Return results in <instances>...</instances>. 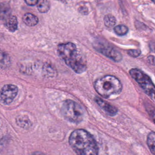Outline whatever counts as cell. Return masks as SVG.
I'll use <instances>...</instances> for the list:
<instances>
[{"label":"cell","instance_id":"obj_14","mask_svg":"<svg viewBox=\"0 0 155 155\" xmlns=\"http://www.w3.org/2000/svg\"><path fill=\"white\" fill-rule=\"evenodd\" d=\"M50 8V3L48 1H39L38 3V9L39 12L41 13H46Z\"/></svg>","mask_w":155,"mask_h":155},{"label":"cell","instance_id":"obj_16","mask_svg":"<svg viewBox=\"0 0 155 155\" xmlns=\"http://www.w3.org/2000/svg\"><path fill=\"white\" fill-rule=\"evenodd\" d=\"M104 21L105 26L109 28L114 27L116 24V18L110 14H108L105 16Z\"/></svg>","mask_w":155,"mask_h":155},{"label":"cell","instance_id":"obj_15","mask_svg":"<svg viewBox=\"0 0 155 155\" xmlns=\"http://www.w3.org/2000/svg\"><path fill=\"white\" fill-rule=\"evenodd\" d=\"M114 31L118 36H123L127 34L129 29L125 25H119L114 27Z\"/></svg>","mask_w":155,"mask_h":155},{"label":"cell","instance_id":"obj_18","mask_svg":"<svg viewBox=\"0 0 155 155\" xmlns=\"http://www.w3.org/2000/svg\"><path fill=\"white\" fill-rule=\"evenodd\" d=\"M127 54L132 58H136L140 56L141 51L139 49H131L128 51Z\"/></svg>","mask_w":155,"mask_h":155},{"label":"cell","instance_id":"obj_2","mask_svg":"<svg viewBox=\"0 0 155 155\" xmlns=\"http://www.w3.org/2000/svg\"><path fill=\"white\" fill-rule=\"evenodd\" d=\"M58 53L60 58L76 73L81 74L87 70L86 59L74 43L60 44L58 46Z\"/></svg>","mask_w":155,"mask_h":155},{"label":"cell","instance_id":"obj_8","mask_svg":"<svg viewBox=\"0 0 155 155\" xmlns=\"http://www.w3.org/2000/svg\"><path fill=\"white\" fill-rule=\"evenodd\" d=\"M95 101L100 108L109 116H114L117 113L118 109L116 107L110 105L102 99L97 97H95Z\"/></svg>","mask_w":155,"mask_h":155},{"label":"cell","instance_id":"obj_4","mask_svg":"<svg viewBox=\"0 0 155 155\" xmlns=\"http://www.w3.org/2000/svg\"><path fill=\"white\" fill-rule=\"evenodd\" d=\"M61 113L65 119L72 123H80L85 116V110L78 103L71 100H67L63 102Z\"/></svg>","mask_w":155,"mask_h":155},{"label":"cell","instance_id":"obj_10","mask_svg":"<svg viewBox=\"0 0 155 155\" xmlns=\"http://www.w3.org/2000/svg\"><path fill=\"white\" fill-rule=\"evenodd\" d=\"M22 20L26 25L29 27L36 26L39 22V19L37 16L31 13H27L24 14Z\"/></svg>","mask_w":155,"mask_h":155},{"label":"cell","instance_id":"obj_6","mask_svg":"<svg viewBox=\"0 0 155 155\" xmlns=\"http://www.w3.org/2000/svg\"><path fill=\"white\" fill-rule=\"evenodd\" d=\"M94 48L101 54L116 62H120L122 59L121 53L117 49L103 41L96 40L93 42Z\"/></svg>","mask_w":155,"mask_h":155},{"label":"cell","instance_id":"obj_13","mask_svg":"<svg viewBox=\"0 0 155 155\" xmlns=\"http://www.w3.org/2000/svg\"><path fill=\"white\" fill-rule=\"evenodd\" d=\"M147 143L150 150L153 155H155V134L154 131H151L148 135Z\"/></svg>","mask_w":155,"mask_h":155},{"label":"cell","instance_id":"obj_11","mask_svg":"<svg viewBox=\"0 0 155 155\" xmlns=\"http://www.w3.org/2000/svg\"><path fill=\"white\" fill-rule=\"evenodd\" d=\"M11 14V9L8 3H0V20H6Z\"/></svg>","mask_w":155,"mask_h":155},{"label":"cell","instance_id":"obj_17","mask_svg":"<svg viewBox=\"0 0 155 155\" xmlns=\"http://www.w3.org/2000/svg\"><path fill=\"white\" fill-rule=\"evenodd\" d=\"M17 123H18V125L21 127H26V126H29L30 125V120H29L28 119L24 117H18V119H17Z\"/></svg>","mask_w":155,"mask_h":155},{"label":"cell","instance_id":"obj_21","mask_svg":"<svg viewBox=\"0 0 155 155\" xmlns=\"http://www.w3.org/2000/svg\"><path fill=\"white\" fill-rule=\"evenodd\" d=\"M3 141V140H0V148H1V147H2V146H3V142H2V141Z\"/></svg>","mask_w":155,"mask_h":155},{"label":"cell","instance_id":"obj_1","mask_svg":"<svg viewBox=\"0 0 155 155\" xmlns=\"http://www.w3.org/2000/svg\"><path fill=\"white\" fill-rule=\"evenodd\" d=\"M69 142L78 155H98L99 148L96 140L85 130H74L70 136Z\"/></svg>","mask_w":155,"mask_h":155},{"label":"cell","instance_id":"obj_3","mask_svg":"<svg viewBox=\"0 0 155 155\" xmlns=\"http://www.w3.org/2000/svg\"><path fill=\"white\" fill-rule=\"evenodd\" d=\"M94 87L97 93L106 99L119 95L122 89L120 81L112 75H106L98 79L94 82Z\"/></svg>","mask_w":155,"mask_h":155},{"label":"cell","instance_id":"obj_12","mask_svg":"<svg viewBox=\"0 0 155 155\" xmlns=\"http://www.w3.org/2000/svg\"><path fill=\"white\" fill-rule=\"evenodd\" d=\"M11 64V60L8 54L0 50V67L2 68H8Z\"/></svg>","mask_w":155,"mask_h":155},{"label":"cell","instance_id":"obj_20","mask_svg":"<svg viewBox=\"0 0 155 155\" xmlns=\"http://www.w3.org/2000/svg\"><path fill=\"white\" fill-rule=\"evenodd\" d=\"M32 155H46L43 153H41L40 152H36L35 153H33Z\"/></svg>","mask_w":155,"mask_h":155},{"label":"cell","instance_id":"obj_9","mask_svg":"<svg viewBox=\"0 0 155 155\" xmlns=\"http://www.w3.org/2000/svg\"><path fill=\"white\" fill-rule=\"evenodd\" d=\"M18 21L17 17L14 16H10L5 20V27L11 32L16 31L18 28Z\"/></svg>","mask_w":155,"mask_h":155},{"label":"cell","instance_id":"obj_7","mask_svg":"<svg viewBox=\"0 0 155 155\" xmlns=\"http://www.w3.org/2000/svg\"><path fill=\"white\" fill-rule=\"evenodd\" d=\"M18 92V87L12 84H7L0 90V100L5 105H9L17 97Z\"/></svg>","mask_w":155,"mask_h":155},{"label":"cell","instance_id":"obj_19","mask_svg":"<svg viewBox=\"0 0 155 155\" xmlns=\"http://www.w3.org/2000/svg\"><path fill=\"white\" fill-rule=\"evenodd\" d=\"M25 2L27 3V5L29 6H35L36 4H38V1L37 0H29V1H25Z\"/></svg>","mask_w":155,"mask_h":155},{"label":"cell","instance_id":"obj_5","mask_svg":"<svg viewBox=\"0 0 155 155\" xmlns=\"http://www.w3.org/2000/svg\"><path fill=\"white\" fill-rule=\"evenodd\" d=\"M129 74L145 93L154 100L155 86L151 78L145 72L139 69H131L129 71Z\"/></svg>","mask_w":155,"mask_h":155}]
</instances>
